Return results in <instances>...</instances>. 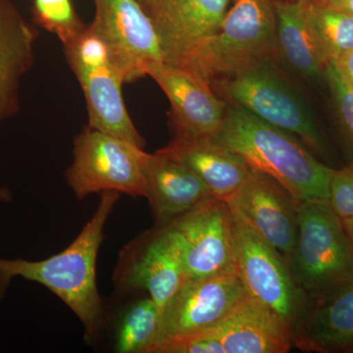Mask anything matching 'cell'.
<instances>
[{"label":"cell","instance_id":"6da1fadb","mask_svg":"<svg viewBox=\"0 0 353 353\" xmlns=\"http://www.w3.org/2000/svg\"><path fill=\"white\" fill-rule=\"evenodd\" d=\"M119 196V192H102L94 215L63 252L39 261L0 257V279L6 290L16 277L48 288L82 322L88 341L97 340L103 325V306L97 285V259L106 221Z\"/></svg>","mask_w":353,"mask_h":353},{"label":"cell","instance_id":"7a4b0ae2","mask_svg":"<svg viewBox=\"0 0 353 353\" xmlns=\"http://www.w3.org/2000/svg\"><path fill=\"white\" fill-rule=\"evenodd\" d=\"M212 139L243 158L252 170L277 181L297 201L329 199L334 169L289 132L227 104L224 122Z\"/></svg>","mask_w":353,"mask_h":353},{"label":"cell","instance_id":"3957f363","mask_svg":"<svg viewBox=\"0 0 353 353\" xmlns=\"http://www.w3.org/2000/svg\"><path fill=\"white\" fill-rule=\"evenodd\" d=\"M277 16L271 0H234L214 34L174 63L211 85L270 61L277 52Z\"/></svg>","mask_w":353,"mask_h":353},{"label":"cell","instance_id":"277c9868","mask_svg":"<svg viewBox=\"0 0 353 353\" xmlns=\"http://www.w3.org/2000/svg\"><path fill=\"white\" fill-rule=\"evenodd\" d=\"M285 259L309 301L353 283L352 245L328 199L301 202L296 241Z\"/></svg>","mask_w":353,"mask_h":353},{"label":"cell","instance_id":"5b68a950","mask_svg":"<svg viewBox=\"0 0 353 353\" xmlns=\"http://www.w3.org/2000/svg\"><path fill=\"white\" fill-rule=\"evenodd\" d=\"M63 48L85 95L88 126L145 148L125 105L122 85L126 81L108 41L90 24Z\"/></svg>","mask_w":353,"mask_h":353},{"label":"cell","instance_id":"8992f818","mask_svg":"<svg viewBox=\"0 0 353 353\" xmlns=\"http://www.w3.org/2000/svg\"><path fill=\"white\" fill-rule=\"evenodd\" d=\"M229 105L248 111L272 126L296 137L312 152L324 148L321 136L303 102L276 73L270 61L211 83Z\"/></svg>","mask_w":353,"mask_h":353},{"label":"cell","instance_id":"52a82bcc","mask_svg":"<svg viewBox=\"0 0 353 353\" xmlns=\"http://www.w3.org/2000/svg\"><path fill=\"white\" fill-rule=\"evenodd\" d=\"M143 148L88 126L74 139L73 163L66 181L77 199L116 192L145 196Z\"/></svg>","mask_w":353,"mask_h":353},{"label":"cell","instance_id":"ba28073f","mask_svg":"<svg viewBox=\"0 0 353 353\" xmlns=\"http://www.w3.org/2000/svg\"><path fill=\"white\" fill-rule=\"evenodd\" d=\"M232 213L236 274L246 294L273 311L294 331L310 301L292 279L285 257L241 216Z\"/></svg>","mask_w":353,"mask_h":353},{"label":"cell","instance_id":"9c48e42d","mask_svg":"<svg viewBox=\"0 0 353 353\" xmlns=\"http://www.w3.org/2000/svg\"><path fill=\"white\" fill-rule=\"evenodd\" d=\"M162 228L178 246L188 280L236 273L234 217L226 201L212 197Z\"/></svg>","mask_w":353,"mask_h":353},{"label":"cell","instance_id":"30bf717a","mask_svg":"<svg viewBox=\"0 0 353 353\" xmlns=\"http://www.w3.org/2000/svg\"><path fill=\"white\" fill-rule=\"evenodd\" d=\"M187 280L178 246L162 227L130 241L113 276L118 290H145L161 310Z\"/></svg>","mask_w":353,"mask_h":353},{"label":"cell","instance_id":"8fae6325","mask_svg":"<svg viewBox=\"0 0 353 353\" xmlns=\"http://www.w3.org/2000/svg\"><path fill=\"white\" fill-rule=\"evenodd\" d=\"M92 24L108 41L126 83L146 76V68L165 61L152 18L139 0H92Z\"/></svg>","mask_w":353,"mask_h":353},{"label":"cell","instance_id":"7c38bea8","mask_svg":"<svg viewBox=\"0 0 353 353\" xmlns=\"http://www.w3.org/2000/svg\"><path fill=\"white\" fill-rule=\"evenodd\" d=\"M246 296L236 273L189 279L162 310L158 345L168 339L214 328Z\"/></svg>","mask_w":353,"mask_h":353},{"label":"cell","instance_id":"4fadbf2b","mask_svg":"<svg viewBox=\"0 0 353 353\" xmlns=\"http://www.w3.org/2000/svg\"><path fill=\"white\" fill-rule=\"evenodd\" d=\"M166 94L171 120L178 139H211L219 131L227 103L213 88L189 70L168 62H155L146 68Z\"/></svg>","mask_w":353,"mask_h":353},{"label":"cell","instance_id":"5bb4252c","mask_svg":"<svg viewBox=\"0 0 353 353\" xmlns=\"http://www.w3.org/2000/svg\"><path fill=\"white\" fill-rule=\"evenodd\" d=\"M227 202L263 240L288 256L296 241L301 201L271 176L252 170Z\"/></svg>","mask_w":353,"mask_h":353},{"label":"cell","instance_id":"9a60e30c","mask_svg":"<svg viewBox=\"0 0 353 353\" xmlns=\"http://www.w3.org/2000/svg\"><path fill=\"white\" fill-rule=\"evenodd\" d=\"M145 196L157 220L163 227L215 197L201 179L187 167L158 152L143 157Z\"/></svg>","mask_w":353,"mask_h":353},{"label":"cell","instance_id":"2e32d148","mask_svg":"<svg viewBox=\"0 0 353 353\" xmlns=\"http://www.w3.org/2000/svg\"><path fill=\"white\" fill-rule=\"evenodd\" d=\"M232 0H157L148 9L163 48L165 62L174 63L197 41L214 34Z\"/></svg>","mask_w":353,"mask_h":353},{"label":"cell","instance_id":"e0dca14e","mask_svg":"<svg viewBox=\"0 0 353 353\" xmlns=\"http://www.w3.org/2000/svg\"><path fill=\"white\" fill-rule=\"evenodd\" d=\"M210 331L224 353H285L294 347L290 327L248 296Z\"/></svg>","mask_w":353,"mask_h":353},{"label":"cell","instance_id":"ac0fdd59","mask_svg":"<svg viewBox=\"0 0 353 353\" xmlns=\"http://www.w3.org/2000/svg\"><path fill=\"white\" fill-rule=\"evenodd\" d=\"M39 32L10 0H0V122L20 110L19 90L34 66Z\"/></svg>","mask_w":353,"mask_h":353},{"label":"cell","instance_id":"d6986e66","mask_svg":"<svg viewBox=\"0 0 353 353\" xmlns=\"http://www.w3.org/2000/svg\"><path fill=\"white\" fill-rule=\"evenodd\" d=\"M292 336L304 352L353 353V283L310 301Z\"/></svg>","mask_w":353,"mask_h":353},{"label":"cell","instance_id":"ffe728a7","mask_svg":"<svg viewBox=\"0 0 353 353\" xmlns=\"http://www.w3.org/2000/svg\"><path fill=\"white\" fill-rule=\"evenodd\" d=\"M157 152L194 172L223 201L233 196L252 171L243 158L212 138H174Z\"/></svg>","mask_w":353,"mask_h":353},{"label":"cell","instance_id":"44dd1931","mask_svg":"<svg viewBox=\"0 0 353 353\" xmlns=\"http://www.w3.org/2000/svg\"><path fill=\"white\" fill-rule=\"evenodd\" d=\"M277 48L285 61L304 78L326 77L331 62L309 19L306 0L274 2Z\"/></svg>","mask_w":353,"mask_h":353},{"label":"cell","instance_id":"7402d4cb","mask_svg":"<svg viewBox=\"0 0 353 353\" xmlns=\"http://www.w3.org/2000/svg\"><path fill=\"white\" fill-rule=\"evenodd\" d=\"M161 323L162 310L150 296L134 301L120 316L116 327V352L154 353Z\"/></svg>","mask_w":353,"mask_h":353},{"label":"cell","instance_id":"603a6c76","mask_svg":"<svg viewBox=\"0 0 353 353\" xmlns=\"http://www.w3.org/2000/svg\"><path fill=\"white\" fill-rule=\"evenodd\" d=\"M309 19L331 64L353 50V16L306 0Z\"/></svg>","mask_w":353,"mask_h":353},{"label":"cell","instance_id":"cb8c5ba5","mask_svg":"<svg viewBox=\"0 0 353 353\" xmlns=\"http://www.w3.org/2000/svg\"><path fill=\"white\" fill-rule=\"evenodd\" d=\"M34 6L37 24L55 34L62 44L75 38L85 28L71 0H34Z\"/></svg>","mask_w":353,"mask_h":353},{"label":"cell","instance_id":"d4e9b609","mask_svg":"<svg viewBox=\"0 0 353 353\" xmlns=\"http://www.w3.org/2000/svg\"><path fill=\"white\" fill-rule=\"evenodd\" d=\"M154 353H224V348L208 330L161 341Z\"/></svg>","mask_w":353,"mask_h":353},{"label":"cell","instance_id":"484cf974","mask_svg":"<svg viewBox=\"0 0 353 353\" xmlns=\"http://www.w3.org/2000/svg\"><path fill=\"white\" fill-rule=\"evenodd\" d=\"M326 79L333 92L343 132L353 150V88L341 80L332 64L327 70Z\"/></svg>","mask_w":353,"mask_h":353},{"label":"cell","instance_id":"4316f807","mask_svg":"<svg viewBox=\"0 0 353 353\" xmlns=\"http://www.w3.org/2000/svg\"><path fill=\"white\" fill-rule=\"evenodd\" d=\"M328 201L341 219L353 217V162L334 171Z\"/></svg>","mask_w":353,"mask_h":353},{"label":"cell","instance_id":"83f0119b","mask_svg":"<svg viewBox=\"0 0 353 353\" xmlns=\"http://www.w3.org/2000/svg\"><path fill=\"white\" fill-rule=\"evenodd\" d=\"M332 65L341 80L353 88V50L343 54Z\"/></svg>","mask_w":353,"mask_h":353},{"label":"cell","instance_id":"f1b7e54d","mask_svg":"<svg viewBox=\"0 0 353 353\" xmlns=\"http://www.w3.org/2000/svg\"><path fill=\"white\" fill-rule=\"evenodd\" d=\"M313 1L327 8L353 16V0H313Z\"/></svg>","mask_w":353,"mask_h":353},{"label":"cell","instance_id":"f546056e","mask_svg":"<svg viewBox=\"0 0 353 353\" xmlns=\"http://www.w3.org/2000/svg\"><path fill=\"white\" fill-rule=\"evenodd\" d=\"M341 220H343V228H345V234H347L348 241H350L353 252V217Z\"/></svg>","mask_w":353,"mask_h":353},{"label":"cell","instance_id":"4dcf8cb0","mask_svg":"<svg viewBox=\"0 0 353 353\" xmlns=\"http://www.w3.org/2000/svg\"><path fill=\"white\" fill-rule=\"evenodd\" d=\"M13 194L10 189L7 187H0V202L8 203L12 201Z\"/></svg>","mask_w":353,"mask_h":353},{"label":"cell","instance_id":"1f68e13d","mask_svg":"<svg viewBox=\"0 0 353 353\" xmlns=\"http://www.w3.org/2000/svg\"><path fill=\"white\" fill-rule=\"evenodd\" d=\"M143 3V6L145 7L146 10L150 9V7L154 6L157 3V0H139Z\"/></svg>","mask_w":353,"mask_h":353},{"label":"cell","instance_id":"d6a6232c","mask_svg":"<svg viewBox=\"0 0 353 353\" xmlns=\"http://www.w3.org/2000/svg\"><path fill=\"white\" fill-rule=\"evenodd\" d=\"M6 292L7 290L6 289V287H4V285L2 284L1 279H0V299L6 296Z\"/></svg>","mask_w":353,"mask_h":353}]
</instances>
